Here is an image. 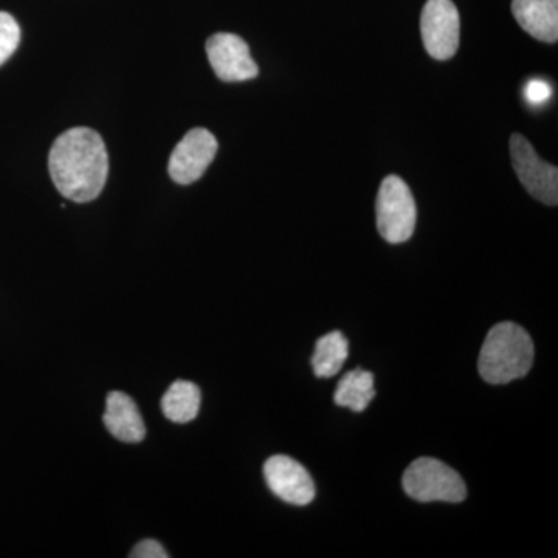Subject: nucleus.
<instances>
[{
	"mask_svg": "<svg viewBox=\"0 0 558 558\" xmlns=\"http://www.w3.org/2000/svg\"><path fill=\"white\" fill-rule=\"evenodd\" d=\"M218 140L205 128L191 130L172 150L170 165L171 179L179 185L197 182L208 170L218 154Z\"/></svg>",
	"mask_w": 558,
	"mask_h": 558,
	"instance_id": "7",
	"label": "nucleus"
},
{
	"mask_svg": "<svg viewBox=\"0 0 558 558\" xmlns=\"http://www.w3.org/2000/svg\"><path fill=\"white\" fill-rule=\"evenodd\" d=\"M377 230L385 241L402 244L416 229L417 208L413 193L398 175H388L377 194Z\"/></svg>",
	"mask_w": 558,
	"mask_h": 558,
	"instance_id": "4",
	"label": "nucleus"
},
{
	"mask_svg": "<svg viewBox=\"0 0 558 558\" xmlns=\"http://www.w3.org/2000/svg\"><path fill=\"white\" fill-rule=\"evenodd\" d=\"M49 170L65 199L78 204L97 199L109 174L108 150L101 135L90 128L65 131L51 146Z\"/></svg>",
	"mask_w": 558,
	"mask_h": 558,
	"instance_id": "1",
	"label": "nucleus"
},
{
	"mask_svg": "<svg viewBox=\"0 0 558 558\" xmlns=\"http://www.w3.org/2000/svg\"><path fill=\"white\" fill-rule=\"evenodd\" d=\"M201 389L193 381L178 380L161 399V411L175 424H189L201 410Z\"/></svg>",
	"mask_w": 558,
	"mask_h": 558,
	"instance_id": "12",
	"label": "nucleus"
},
{
	"mask_svg": "<svg viewBox=\"0 0 558 558\" xmlns=\"http://www.w3.org/2000/svg\"><path fill=\"white\" fill-rule=\"evenodd\" d=\"M534 363L531 336L515 323H499L488 330L478 360L481 377L505 385L526 376Z\"/></svg>",
	"mask_w": 558,
	"mask_h": 558,
	"instance_id": "2",
	"label": "nucleus"
},
{
	"mask_svg": "<svg viewBox=\"0 0 558 558\" xmlns=\"http://www.w3.org/2000/svg\"><path fill=\"white\" fill-rule=\"evenodd\" d=\"M21 43V28L16 20L5 11H0V65L13 57Z\"/></svg>",
	"mask_w": 558,
	"mask_h": 558,
	"instance_id": "15",
	"label": "nucleus"
},
{
	"mask_svg": "<svg viewBox=\"0 0 558 558\" xmlns=\"http://www.w3.org/2000/svg\"><path fill=\"white\" fill-rule=\"evenodd\" d=\"M524 95H526V100L531 102V105H545V102H548L550 98H553V87H550L548 81L531 80L527 83Z\"/></svg>",
	"mask_w": 558,
	"mask_h": 558,
	"instance_id": "16",
	"label": "nucleus"
},
{
	"mask_svg": "<svg viewBox=\"0 0 558 558\" xmlns=\"http://www.w3.org/2000/svg\"><path fill=\"white\" fill-rule=\"evenodd\" d=\"M403 490L421 502H461L468 498V487L461 475L433 458H418L407 469L402 478Z\"/></svg>",
	"mask_w": 558,
	"mask_h": 558,
	"instance_id": "3",
	"label": "nucleus"
},
{
	"mask_svg": "<svg viewBox=\"0 0 558 558\" xmlns=\"http://www.w3.org/2000/svg\"><path fill=\"white\" fill-rule=\"evenodd\" d=\"M374 396H376V388H374L373 374L368 371L355 369L341 377L333 400L343 409L362 413L368 409Z\"/></svg>",
	"mask_w": 558,
	"mask_h": 558,
	"instance_id": "13",
	"label": "nucleus"
},
{
	"mask_svg": "<svg viewBox=\"0 0 558 558\" xmlns=\"http://www.w3.org/2000/svg\"><path fill=\"white\" fill-rule=\"evenodd\" d=\"M209 64L219 80L226 83H240L256 78L258 65L250 54V47L240 36L218 33L207 40Z\"/></svg>",
	"mask_w": 558,
	"mask_h": 558,
	"instance_id": "8",
	"label": "nucleus"
},
{
	"mask_svg": "<svg viewBox=\"0 0 558 558\" xmlns=\"http://www.w3.org/2000/svg\"><path fill=\"white\" fill-rule=\"evenodd\" d=\"M421 33L425 50L438 61H447L458 51L461 20L451 0H428L422 10Z\"/></svg>",
	"mask_w": 558,
	"mask_h": 558,
	"instance_id": "6",
	"label": "nucleus"
},
{
	"mask_svg": "<svg viewBox=\"0 0 558 558\" xmlns=\"http://www.w3.org/2000/svg\"><path fill=\"white\" fill-rule=\"evenodd\" d=\"M110 435L123 442H140L145 439L146 427L137 403L124 392H109L102 416Z\"/></svg>",
	"mask_w": 558,
	"mask_h": 558,
	"instance_id": "10",
	"label": "nucleus"
},
{
	"mask_svg": "<svg viewBox=\"0 0 558 558\" xmlns=\"http://www.w3.org/2000/svg\"><path fill=\"white\" fill-rule=\"evenodd\" d=\"M264 476L270 490L289 505L307 506L315 498L314 481L295 459L284 454L267 459Z\"/></svg>",
	"mask_w": 558,
	"mask_h": 558,
	"instance_id": "9",
	"label": "nucleus"
},
{
	"mask_svg": "<svg viewBox=\"0 0 558 558\" xmlns=\"http://www.w3.org/2000/svg\"><path fill=\"white\" fill-rule=\"evenodd\" d=\"M512 13L532 38L557 43L558 0H512Z\"/></svg>",
	"mask_w": 558,
	"mask_h": 558,
	"instance_id": "11",
	"label": "nucleus"
},
{
	"mask_svg": "<svg viewBox=\"0 0 558 558\" xmlns=\"http://www.w3.org/2000/svg\"><path fill=\"white\" fill-rule=\"evenodd\" d=\"M132 558H168L170 554L165 550L157 539H143L134 549H132Z\"/></svg>",
	"mask_w": 558,
	"mask_h": 558,
	"instance_id": "17",
	"label": "nucleus"
},
{
	"mask_svg": "<svg viewBox=\"0 0 558 558\" xmlns=\"http://www.w3.org/2000/svg\"><path fill=\"white\" fill-rule=\"evenodd\" d=\"M510 157L513 170L523 183L524 189L535 199L549 207L558 204V168L539 159L531 143L521 134L510 138Z\"/></svg>",
	"mask_w": 558,
	"mask_h": 558,
	"instance_id": "5",
	"label": "nucleus"
},
{
	"mask_svg": "<svg viewBox=\"0 0 558 558\" xmlns=\"http://www.w3.org/2000/svg\"><path fill=\"white\" fill-rule=\"evenodd\" d=\"M349 354L347 337L340 330H333L328 336L322 337L315 344L312 355V369L319 379H329L337 376L343 368Z\"/></svg>",
	"mask_w": 558,
	"mask_h": 558,
	"instance_id": "14",
	"label": "nucleus"
}]
</instances>
